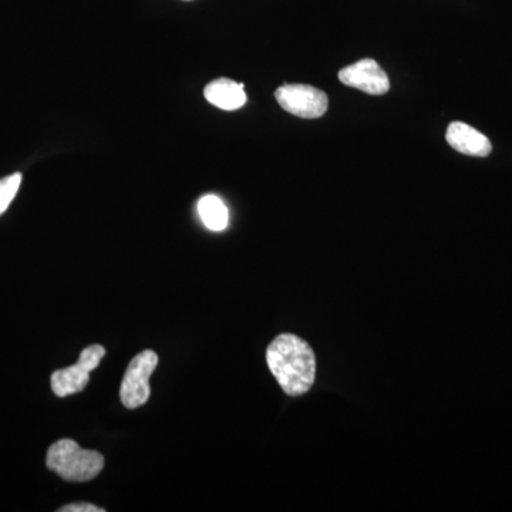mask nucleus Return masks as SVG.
I'll return each mask as SVG.
<instances>
[{"mask_svg":"<svg viewBox=\"0 0 512 512\" xmlns=\"http://www.w3.org/2000/svg\"><path fill=\"white\" fill-rule=\"evenodd\" d=\"M339 80L372 96H382L390 90V80L380 64L373 59H363L340 70Z\"/></svg>","mask_w":512,"mask_h":512,"instance_id":"6","label":"nucleus"},{"mask_svg":"<svg viewBox=\"0 0 512 512\" xmlns=\"http://www.w3.org/2000/svg\"><path fill=\"white\" fill-rule=\"evenodd\" d=\"M106 349L101 345L87 346L80 353L79 362L66 369L56 370L50 379L53 393L57 397H67L70 394L83 392L90 382V373L100 365Z\"/></svg>","mask_w":512,"mask_h":512,"instance_id":"4","label":"nucleus"},{"mask_svg":"<svg viewBox=\"0 0 512 512\" xmlns=\"http://www.w3.org/2000/svg\"><path fill=\"white\" fill-rule=\"evenodd\" d=\"M46 466L69 483H86L99 476L104 468V457L99 451L86 450L76 441H56L47 451Z\"/></svg>","mask_w":512,"mask_h":512,"instance_id":"2","label":"nucleus"},{"mask_svg":"<svg viewBox=\"0 0 512 512\" xmlns=\"http://www.w3.org/2000/svg\"><path fill=\"white\" fill-rule=\"evenodd\" d=\"M158 366L154 350H144L133 357L126 370L120 387L121 403L127 409H138L150 399V377Z\"/></svg>","mask_w":512,"mask_h":512,"instance_id":"3","label":"nucleus"},{"mask_svg":"<svg viewBox=\"0 0 512 512\" xmlns=\"http://www.w3.org/2000/svg\"><path fill=\"white\" fill-rule=\"evenodd\" d=\"M279 106L301 119H319L328 111L325 92L306 84H284L275 92Z\"/></svg>","mask_w":512,"mask_h":512,"instance_id":"5","label":"nucleus"},{"mask_svg":"<svg viewBox=\"0 0 512 512\" xmlns=\"http://www.w3.org/2000/svg\"><path fill=\"white\" fill-rule=\"evenodd\" d=\"M266 363L288 396H302L315 383V353L308 342L292 333H284L272 340L266 349Z\"/></svg>","mask_w":512,"mask_h":512,"instance_id":"1","label":"nucleus"},{"mask_svg":"<svg viewBox=\"0 0 512 512\" xmlns=\"http://www.w3.org/2000/svg\"><path fill=\"white\" fill-rule=\"evenodd\" d=\"M104 508L96 507V505L89 503H76L64 505L60 508L59 512H104Z\"/></svg>","mask_w":512,"mask_h":512,"instance_id":"11","label":"nucleus"},{"mask_svg":"<svg viewBox=\"0 0 512 512\" xmlns=\"http://www.w3.org/2000/svg\"><path fill=\"white\" fill-rule=\"evenodd\" d=\"M198 214L210 231L221 232L227 229L229 212L227 205L217 195H204L198 201Z\"/></svg>","mask_w":512,"mask_h":512,"instance_id":"9","label":"nucleus"},{"mask_svg":"<svg viewBox=\"0 0 512 512\" xmlns=\"http://www.w3.org/2000/svg\"><path fill=\"white\" fill-rule=\"evenodd\" d=\"M204 96L212 106L227 111L241 109L247 103L244 84L229 79H218L208 84Z\"/></svg>","mask_w":512,"mask_h":512,"instance_id":"8","label":"nucleus"},{"mask_svg":"<svg viewBox=\"0 0 512 512\" xmlns=\"http://www.w3.org/2000/svg\"><path fill=\"white\" fill-rule=\"evenodd\" d=\"M22 184V174L15 173L0 180V215L3 214L18 194Z\"/></svg>","mask_w":512,"mask_h":512,"instance_id":"10","label":"nucleus"},{"mask_svg":"<svg viewBox=\"0 0 512 512\" xmlns=\"http://www.w3.org/2000/svg\"><path fill=\"white\" fill-rule=\"evenodd\" d=\"M447 143L458 153L471 157H487L493 151L490 140L468 124L451 123L446 133Z\"/></svg>","mask_w":512,"mask_h":512,"instance_id":"7","label":"nucleus"}]
</instances>
